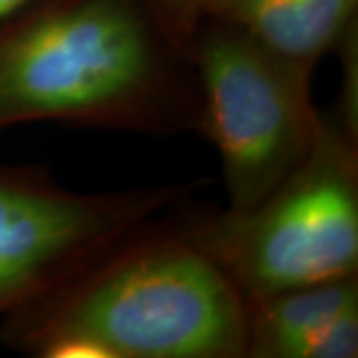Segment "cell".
<instances>
[{
	"instance_id": "cell-1",
	"label": "cell",
	"mask_w": 358,
	"mask_h": 358,
	"mask_svg": "<svg viewBox=\"0 0 358 358\" xmlns=\"http://www.w3.org/2000/svg\"><path fill=\"white\" fill-rule=\"evenodd\" d=\"M157 223L4 315V341L38 358H245L243 293L181 225Z\"/></svg>"
},
{
	"instance_id": "cell-2",
	"label": "cell",
	"mask_w": 358,
	"mask_h": 358,
	"mask_svg": "<svg viewBox=\"0 0 358 358\" xmlns=\"http://www.w3.org/2000/svg\"><path fill=\"white\" fill-rule=\"evenodd\" d=\"M192 64L138 0H54L0 24V129L197 128Z\"/></svg>"
},
{
	"instance_id": "cell-3",
	"label": "cell",
	"mask_w": 358,
	"mask_h": 358,
	"mask_svg": "<svg viewBox=\"0 0 358 358\" xmlns=\"http://www.w3.org/2000/svg\"><path fill=\"white\" fill-rule=\"evenodd\" d=\"M181 227L247 301L357 275V129L320 115L303 164L261 203L189 215Z\"/></svg>"
},
{
	"instance_id": "cell-4",
	"label": "cell",
	"mask_w": 358,
	"mask_h": 358,
	"mask_svg": "<svg viewBox=\"0 0 358 358\" xmlns=\"http://www.w3.org/2000/svg\"><path fill=\"white\" fill-rule=\"evenodd\" d=\"M199 117L217 150L229 211H247L307 157L320 126L313 72L285 62L231 26L205 18L187 46Z\"/></svg>"
},
{
	"instance_id": "cell-5",
	"label": "cell",
	"mask_w": 358,
	"mask_h": 358,
	"mask_svg": "<svg viewBox=\"0 0 358 358\" xmlns=\"http://www.w3.org/2000/svg\"><path fill=\"white\" fill-rule=\"evenodd\" d=\"M179 197L178 185L72 192L44 167L0 166V315L70 281Z\"/></svg>"
},
{
	"instance_id": "cell-6",
	"label": "cell",
	"mask_w": 358,
	"mask_h": 358,
	"mask_svg": "<svg viewBox=\"0 0 358 358\" xmlns=\"http://www.w3.org/2000/svg\"><path fill=\"white\" fill-rule=\"evenodd\" d=\"M358 0H207L211 18L285 62L315 72L355 32Z\"/></svg>"
},
{
	"instance_id": "cell-7",
	"label": "cell",
	"mask_w": 358,
	"mask_h": 358,
	"mask_svg": "<svg viewBox=\"0 0 358 358\" xmlns=\"http://www.w3.org/2000/svg\"><path fill=\"white\" fill-rule=\"evenodd\" d=\"M358 307L357 275L247 301L249 358H296L322 324Z\"/></svg>"
},
{
	"instance_id": "cell-8",
	"label": "cell",
	"mask_w": 358,
	"mask_h": 358,
	"mask_svg": "<svg viewBox=\"0 0 358 358\" xmlns=\"http://www.w3.org/2000/svg\"><path fill=\"white\" fill-rule=\"evenodd\" d=\"M358 355V307L322 324L301 346L296 358H355Z\"/></svg>"
},
{
	"instance_id": "cell-9",
	"label": "cell",
	"mask_w": 358,
	"mask_h": 358,
	"mask_svg": "<svg viewBox=\"0 0 358 358\" xmlns=\"http://www.w3.org/2000/svg\"><path fill=\"white\" fill-rule=\"evenodd\" d=\"M207 0H152V13L167 38L187 54L197 26L203 20Z\"/></svg>"
},
{
	"instance_id": "cell-10",
	"label": "cell",
	"mask_w": 358,
	"mask_h": 358,
	"mask_svg": "<svg viewBox=\"0 0 358 358\" xmlns=\"http://www.w3.org/2000/svg\"><path fill=\"white\" fill-rule=\"evenodd\" d=\"M30 2L34 0H0V24L18 13H22L24 8H28Z\"/></svg>"
}]
</instances>
